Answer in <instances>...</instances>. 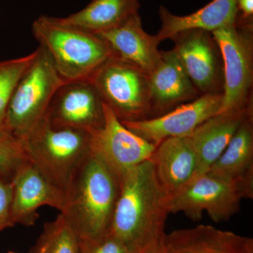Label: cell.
Listing matches in <instances>:
<instances>
[{
  "label": "cell",
  "mask_w": 253,
  "mask_h": 253,
  "mask_svg": "<svg viewBox=\"0 0 253 253\" xmlns=\"http://www.w3.org/2000/svg\"><path fill=\"white\" fill-rule=\"evenodd\" d=\"M120 192L109 233L134 253L162 246L170 214L169 195L150 160L119 176Z\"/></svg>",
  "instance_id": "cell-1"
},
{
  "label": "cell",
  "mask_w": 253,
  "mask_h": 253,
  "mask_svg": "<svg viewBox=\"0 0 253 253\" xmlns=\"http://www.w3.org/2000/svg\"><path fill=\"white\" fill-rule=\"evenodd\" d=\"M119 192V176L91 151L73 181L61 213L80 239L101 237L109 233Z\"/></svg>",
  "instance_id": "cell-2"
},
{
  "label": "cell",
  "mask_w": 253,
  "mask_h": 253,
  "mask_svg": "<svg viewBox=\"0 0 253 253\" xmlns=\"http://www.w3.org/2000/svg\"><path fill=\"white\" fill-rule=\"evenodd\" d=\"M32 31L66 83L90 80L115 55L99 35L63 23L60 17L41 15L32 23Z\"/></svg>",
  "instance_id": "cell-3"
},
{
  "label": "cell",
  "mask_w": 253,
  "mask_h": 253,
  "mask_svg": "<svg viewBox=\"0 0 253 253\" xmlns=\"http://www.w3.org/2000/svg\"><path fill=\"white\" fill-rule=\"evenodd\" d=\"M21 140L28 160L67 196L91 154V133L51 126L44 116Z\"/></svg>",
  "instance_id": "cell-4"
},
{
  "label": "cell",
  "mask_w": 253,
  "mask_h": 253,
  "mask_svg": "<svg viewBox=\"0 0 253 253\" xmlns=\"http://www.w3.org/2000/svg\"><path fill=\"white\" fill-rule=\"evenodd\" d=\"M223 61L221 113H246L253 110V21L236 18V23L212 32Z\"/></svg>",
  "instance_id": "cell-5"
},
{
  "label": "cell",
  "mask_w": 253,
  "mask_h": 253,
  "mask_svg": "<svg viewBox=\"0 0 253 253\" xmlns=\"http://www.w3.org/2000/svg\"><path fill=\"white\" fill-rule=\"evenodd\" d=\"M65 83L45 51L38 46L36 59L11 95L5 131L23 139L44 118L55 93Z\"/></svg>",
  "instance_id": "cell-6"
},
{
  "label": "cell",
  "mask_w": 253,
  "mask_h": 253,
  "mask_svg": "<svg viewBox=\"0 0 253 253\" xmlns=\"http://www.w3.org/2000/svg\"><path fill=\"white\" fill-rule=\"evenodd\" d=\"M89 81L121 122L151 117L149 77L139 68L113 55Z\"/></svg>",
  "instance_id": "cell-7"
},
{
  "label": "cell",
  "mask_w": 253,
  "mask_h": 253,
  "mask_svg": "<svg viewBox=\"0 0 253 253\" xmlns=\"http://www.w3.org/2000/svg\"><path fill=\"white\" fill-rule=\"evenodd\" d=\"M253 198L239 183L206 172L195 176L179 192L169 197L170 213L183 212L191 220H201L206 212L216 223L229 220L239 212L241 201Z\"/></svg>",
  "instance_id": "cell-8"
},
{
  "label": "cell",
  "mask_w": 253,
  "mask_h": 253,
  "mask_svg": "<svg viewBox=\"0 0 253 253\" xmlns=\"http://www.w3.org/2000/svg\"><path fill=\"white\" fill-rule=\"evenodd\" d=\"M169 39L174 42L172 50L199 93L222 92V58L212 33L193 28L179 32Z\"/></svg>",
  "instance_id": "cell-9"
},
{
  "label": "cell",
  "mask_w": 253,
  "mask_h": 253,
  "mask_svg": "<svg viewBox=\"0 0 253 253\" xmlns=\"http://www.w3.org/2000/svg\"><path fill=\"white\" fill-rule=\"evenodd\" d=\"M221 102L222 92L205 94L158 117L121 123L136 135L157 146L169 138L189 136L200 125L219 112Z\"/></svg>",
  "instance_id": "cell-10"
},
{
  "label": "cell",
  "mask_w": 253,
  "mask_h": 253,
  "mask_svg": "<svg viewBox=\"0 0 253 253\" xmlns=\"http://www.w3.org/2000/svg\"><path fill=\"white\" fill-rule=\"evenodd\" d=\"M103 107L104 124L90 132L91 151L120 176L149 160L156 146L128 129L104 103Z\"/></svg>",
  "instance_id": "cell-11"
},
{
  "label": "cell",
  "mask_w": 253,
  "mask_h": 253,
  "mask_svg": "<svg viewBox=\"0 0 253 253\" xmlns=\"http://www.w3.org/2000/svg\"><path fill=\"white\" fill-rule=\"evenodd\" d=\"M45 118L54 126L91 132L104 124L103 102L89 80L69 82L55 93Z\"/></svg>",
  "instance_id": "cell-12"
},
{
  "label": "cell",
  "mask_w": 253,
  "mask_h": 253,
  "mask_svg": "<svg viewBox=\"0 0 253 253\" xmlns=\"http://www.w3.org/2000/svg\"><path fill=\"white\" fill-rule=\"evenodd\" d=\"M11 219L14 226L33 225L38 217V210L49 206L62 212L66 196L53 185L28 160L16 169L12 179Z\"/></svg>",
  "instance_id": "cell-13"
},
{
  "label": "cell",
  "mask_w": 253,
  "mask_h": 253,
  "mask_svg": "<svg viewBox=\"0 0 253 253\" xmlns=\"http://www.w3.org/2000/svg\"><path fill=\"white\" fill-rule=\"evenodd\" d=\"M149 77L151 92L149 118L165 114L199 96V91L172 49L161 51V61Z\"/></svg>",
  "instance_id": "cell-14"
},
{
  "label": "cell",
  "mask_w": 253,
  "mask_h": 253,
  "mask_svg": "<svg viewBox=\"0 0 253 253\" xmlns=\"http://www.w3.org/2000/svg\"><path fill=\"white\" fill-rule=\"evenodd\" d=\"M163 253H253V239L211 225L179 229L166 234Z\"/></svg>",
  "instance_id": "cell-15"
},
{
  "label": "cell",
  "mask_w": 253,
  "mask_h": 253,
  "mask_svg": "<svg viewBox=\"0 0 253 253\" xmlns=\"http://www.w3.org/2000/svg\"><path fill=\"white\" fill-rule=\"evenodd\" d=\"M120 59L151 76L161 59L158 49L160 42L156 36H151L143 28L139 13L126 22L111 31L99 33Z\"/></svg>",
  "instance_id": "cell-16"
},
{
  "label": "cell",
  "mask_w": 253,
  "mask_h": 253,
  "mask_svg": "<svg viewBox=\"0 0 253 253\" xmlns=\"http://www.w3.org/2000/svg\"><path fill=\"white\" fill-rule=\"evenodd\" d=\"M149 160L158 181L169 197L187 185L197 171V157L188 136L163 141Z\"/></svg>",
  "instance_id": "cell-17"
},
{
  "label": "cell",
  "mask_w": 253,
  "mask_h": 253,
  "mask_svg": "<svg viewBox=\"0 0 253 253\" xmlns=\"http://www.w3.org/2000/svg\"><path fill=\"white\" fill-rule=\"evenodd\" d=\"M221 113L200 125L188 137L197 157L196 176L209 170L222 154L248 113Z\"/></svg>",
  "instance_id": "cell-18"
},
{
  "label": "cell",
  "mask_w": 253,
  "mask_h": 253,
  "mask_svg": "<svg viewBox=\"0 0 253 253\" xmlns=\"http://www.w3.org/2000/svg\"><path fill=\"white\" fill-rule=\"evenodd\" d=\"M207 172L239 183L253 193V111L245 116L226 149Z\"/></svg>",
  "instance_id": "cell-19"
},
{
  "label": "cell",
  "mask_w": 253,
  "mask_h": 253,
  "mask_svg": "<svg viewBox=\"0 0 253 253\" xmlns=\"http://www.w3.org/2000/svg\"><path fill=\"white\" fill-rule=\"evenodd\" d=\"M238 0H212L196 12L187 16H176L163 6L160 7L161 29L156 35L160 42L169 39L176 33L199 28L212 32L236 23Z\"/></svg>",
  "instance_id": "cell-20"
},
{
  "label": "cell",
  "mask_w": 253,
  "mask_h": 253,
  "mask_svg": "<svg viewBox=\"0 0 253 253\" xmlns=\"http://www.w3.org/2000/svg\"><path fill=\"white\" fill-rule=\"evenodd\" d=\"M139 0H92L85 7L66 17L63 23L95 34L122 26L139 13Z\"/></svg>",
  "instance_id": "cell-21"
},
{
  "label": "cell",
  "mask_w": 253,
  "mask_h": 253,
  "mask_svg": "<svg viewBox=\"0 0 253 253\" xmlns=\"http://www.w3.org/2000/svg\"><path fill=\"white\" fill-rule=\"evenodd\" d=\"M31 253H80L79 236L60 213L54 220L44 224Z\"/></svg>",
  "instance_id": "cell-22"
},
{
  "label": "cell",
  "mask_w": 253,
  "mask_h": 253,
  "mask_svg": "<svg viewBox=\"0 0 253 253\" xmlns=\"http://www.w3.org/2000/svg\"><path fill=\"white\" fill-rule=\"evenodd\" d=\"M37 54L38 49L26 56L0 61V134L6 132L5 121L11 95Z\"/></svg>",
  "instance_id": "cell-23"
},
{
  "label": "cell",
  "mask_w": 253,
  "mask_h": 253,
  "mask_svg": "<svg viewBox=\"0 0 253 253\" xmlns=\"http://www.w3.org/2000/svg\"><path fill=\"white\" fill-rule=\"evenodd\" d=\"M28 161L22 141L7 132L0 134V177L11 180L16 169Z\"/></svg>",
  "instance_id": "cell-24"
},
{
  "label": "cell",
  "mask_w": 253,
  "mask_h": 253,
  "mask_svg": "<svg viewBox=\"0 0 253 253\" xmlns=\"http://www.w3.org/2000/svg\"><path fill=\"white\" fill-rule=\"evenodd\" d=\"M80 253H134L121 240L108 233L96 239H80Z\"/></svg>",
  "instance_id": "cell-25"
},
{
  "label": "cell",
  "mask_w": 253,
  "mask_h": 253,
  "mask_svg": "<svg viewBox=\"0 0 253 253\" xmlns=\"http://www.w3.org/2000/svg\"><path fill=\"white\" fill-rule=\"evenodd\" d=\"M12 184L11 180L0 177V232L14 226L11 219Z\"/></svg>",
  "instance_id": "cell-26"
},
{
  "label": "cell",
  "mask_w": 253,
  "mask_h": 253,
  "mask_svg": "<svg viewBox=\"0 0 253 253\" xmlns=\"http://www.w3.org/2000/svg\"><path fill=\"white\" fill-rule=\"evenodd\" d=\"M237 18L242 21H253V0H238Z\"/></svg>",
  "instance_id": "cell-27"
},
{
  "label": "cell",
  "mask_w": 253,
  "mask_h": 253,
  "mask_svg": "<svg viewBox=\"0 0 253 253\" xmlns=\"http://www.w3.org/2000/svg\"><path fill=\"white\" fill-rule=\"evenodd\" d=\"M147 253H163V245L161 246H160L158 249L153 250V251H150V252Z\"/></svg>",
  "instance_id": "cell-28"
},
{
  "label": "cell",
  "mask_w": 253,
  "mask_h": 253,
  "mask_svg": "<svg viewBox=\"0 0 253 253\" xmlns=\"http://www.w3.org/2000/svg\"><path fill=\"white\" fill-rule=\"evenodd\" d=\"M7 253H16L13 252V251H10V252Z\"/></svg>",
  "instance_id": "cell-29"
}]
</instances>
